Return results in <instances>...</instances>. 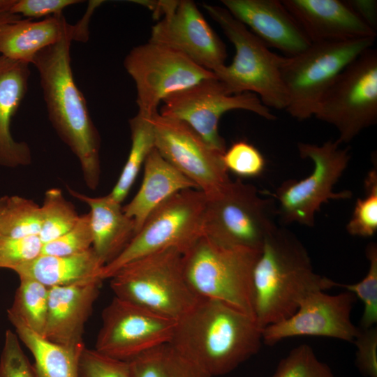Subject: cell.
<instances>
[{"label": "cell", "instance_id": "22", "mask_svg": "<svg viewBox=\"0 0 377 377\" xmlns=\"http://www.w3.org/2000/svg\"><path fill=\"white\" fill-rule=\"evenodd\" d=\"M29 64L0 55V166L17 168L31 164L29 145L16 141L10 122L26 95L30 76Z\"/></svg>", "mask_w": 377, "mask_h": 377}, {"label": "cell", "instance_id": "31", "mask_svg": "<svg viewBox=\"0 0 377 377\" xmlns=\"http://www.w3.org/2000/svg\"><path fill=\"white\" fill-rule=\"evenodd\" d=\"M41 227L38 237L43 244L69 231L78 221L80 215L67 200L61 189L52 188L45 193L40 206Z\"/></svg>", "mask_w": 377, "mask_h": 377}, {"label": "cell", "instance_id": "44", "mask_svg": "<svg viewBox=\"0 0 377 377\" xmlns=\"http://www.w3.org/2000/svg\"><path fill=\"white\" fill-rule=\"evenodd\" d=\"M15 1V0H0V10L9 9Z\"/></svg>", "mask_w": 377, "mask_h": 377}, {"label": "cell", "instance_id": "33", "mask_svg": "<svg viewBox=\"0 0 377 377\" xmlns=\"http://www.w3.org/2000/svg\"><path fill=\"white\" fill-rule=\"evenodd\" d=\"M365 196L357 198L347 232L353 236L368 237L377 231V169L376 164L369 172L365 181Z\"/></svg>", "mask_w": 377, "mask_h": 377}, {"label": "cell", "instance_id": "13", "mask_svg": "<svg viewBox=\"0 0 377 377\" xmlns=\"http://www.w3.org/2000/svg\"><path fill=\"white\" fill-rule=\"evenodd\" d=\"M158 113L184 122L214 149L223 154L224 139L219 133L222 115L233 110H244L267 120L275 116L253 93L229 94L216 77L203 80L166 97Z\"/></svg>", "mask_w": 377, "mask_h": 377}, {"label": "cell", "instance_id": "26", "mask_svg": "<svg viewBox=\"0 0 377 377\" xmlns=\"http://www.w3.org/2000/svg\"><path fill=\"white\" fill-rule=\"evenodd\" d=\"M20 341L32 354L37 377H79L78 363L85 347H67L52 342L22 323L10 322Z\"/></svg>", "mask_w": 377, "mask_h": 377}, {"label": "cell", "instance_id": "16", "mask_svg": "<svg viewBox=\"0 0 377 377\" xmlns=\"http://www.w3.org/2000/svg\"><path fill=\"white\" fill-rule=\"evenodd\" d=\"M156 18L149 42L177 50L199 66L214 72L225 64L226 45L190 0L155 1Z\"/></svg>", "mask_w": 377, "mask_h": 377}, {"label": "cell", "instance_id": "27", "mask_svg": "<svg viewBox=\"0 0 377 377\" xmlns=\"http://www.w3.org/2000/svg\"><path fill=\"white\" fill-rule=\"evenodd\" d=\"M153 115L149 116L138 112L129 120L131 139L129 154L115 185L108 194L117 202L121 203L124 200L142 165L155 148Z\"/></svg>", "mask_w": 377, "mask_h": 377}, {"label": "cell", "instance_id": "29", "mask_svg": "<svg viewBox=\"0 0 377 377\" xmlns=\"http://www.w3.org/2000/svg\"><path fill=\"white\" fill-rule=\"evenodd\" d=\"M20 284L12 305L7 310L10 322L17 321L44 336L49 288L27 277H19Z\"/></svg>", "mask_w": 377, "mask_h": 377}, {"label": "cell", "instance_id": "9", "mask_svg": "<svg viewBox=\"0 0 377 377\" xmlns=\"http://www.w3.org/2000/svg\"><path fill=\"white\" fill-rule=\"evenodd\" d=\"M272 200L237 178L219 196L207 199L203 235L220 244L261 251L276 227Z\"/></svg>", "mask_w": 377, "mask_h": 377}, {"label": "cell", "instance_id": "17", "mask_svg": "<svg viewBox=\"0 0 377 377\" xmlns=\"http://www.w3.org/2000/svg\"><path fill=\"white\" fill-rule=\"evenodd\" d=\"M356 297L346 290L329 295L317 290L307 295L294 313L263 329V343L273 346L295 337L312 336L353 343L360 332L351 320Z\"/></svg>", "mask_w": 377, "mask_h": 377}, {"label": "cell", "instance_id": "18", "mask_svg": "<svg viewBox=\"0 0 377 377\" xmlns=\"http://www.w3.org/2000/svg\"><path fill=\"white\" fill-rule=\"evenodd\" d=\"M101 2L89 1L85 14L75 24L68 23L61 15L37 21L21 18L1 25V55L31 64L37 53L66 38L87 42L90 17Z\"/></svg>", "mask_w": 377, "mask_h": 377}, {"label": "cell", "instance_id": "14", "mask_svg": "<svg viewBox=\"0 0 377 377\" xmlns=\"http://www.w3.org/2000/svg\"><path fill=\"white\" fill-rule=\"evenodd\" d=\"M155 148L186 177L193 182L207 199L221 195L229 186L222 153L214 149L183 121L161 115L152 116Z\"/></svg>", "mask_w": 377, "mask_h": 377}, {"label": "cell", "instance_id": "19", "mask_svg": "<svg viewBox=\"0 0 377 377\" xmlns=\"http://www.w3.org/2000/svg\"><path fill=\"white\" fill-rule=\"evenodd\" d=\"M223 7L267 46L295 56L311 44L279 0H222Z\"/></svg>", "mask_w": 377, "mask_h": 377}, {"label": "cell", "instance_id": "6", "mask_svg": "<svg viewBox=\"0 0 377 377\" xmlns=\"http://www.w3.org/2000/svg\"><path fill=\"white\" fill-rule=\"evenodd\" d=\"M182 254L167 249L126 264L109 279L114 296L177 321L199 299L185 279Z\"/></svg>", "mask_w": 377, "mask_h": 377}, {"label": "cell", "instance_id": "43", "mask_svg": "<svg viewBox=\"0 0 377 377\" xmlns=\"http://www.w3.org/2000/svg\"><path fill=\"white\" fill-rule=\"evenodd\" d=\"M20 19L21 16L10 13L9 9L0 10V26L8 22H15Z\"/></svg>", "mask_w": 377, "mask_h": 377}, {"label": "cell", "instance_id": "12", "mask_svg": "<svg viewBox=\"0 0 377 377\" xmlns=\"http://www.w3.org/2000/svg\"><path fill=\"white\" fill-rule=\"evenodd\" d=\"M124 66L135 84L138 112L150 116L170 94L216 77L183 53L149 41L133 47Z\"/></svg>", "mask_w": 377, "mask_h": 377}, {"label": "cell", "instance_id": "38", "mask_svg": "<svg viewBox=\"0 0 377 377\" xmlns=\"http://www.w3.org/2000/svg\"><path fill=\"white\" fill-rule=\"evenodd\" d=\"M0 377H37L16 333L7 330L0 355Z\"/></svg>", "mask_w": 377, "mask_h": 377}, {"label": "cell", "instance_id": "1", "mask_svg": "<svg viewBox=\"0 0 377 377\" xmlns=\"http://www.w3.org/2000/svg\"><path fill=\"white\" fill-rule=\"evenodd\" d=\"M255 318L220 301L199 298L177 320L169 343L211 377L228 374L260 350Z\"/></svg>", "mask_w": 377, "mask_h": 377}, {"label": "cell", "instance_id": "21", "mask_svg": "<svg viewBox=\"0 0 377 377\" xmlns=\"http://www.w3.org/2000/svg\"><path fill=\"white\" fill-rule=\"evenodd\" d=\"M311 43L376 38V32L340 0H282Z\"/></svg>", "mask_w": 377, "mask_h": 377}, {"label": "cell", "instance_id": "23", "mask_svg": "<svg viewBox=\"0 0 377 377\" xmlns=\"http://www.w3.org/2000/svg\"><path fill=\"white\" fill-rule=\"evenodd\" d=\"M69 193L87 204L92 233V249L105 266L115 259L135 235V223L123 211L121 203L108 195L91 197L69 187Z\"/></svg>", "mask_w": 377, "mask_h": 377}, {"label": "cell", "instance_id": "8", "mask_svg": "<svg viewBox=\"0 0 377 377\" xmlns=\"http://www.w3.org/2000/svg\"><path fill=\"white\" fill-rule=\"evenodd\" d=\"M206 202L205 195L195 188L171 196L148 216L120 254L103 267V280L126 264L161 250L175 249L184 253L203 235Z\"/></svg>", "mask_w": 377, "mask_h": 377}, {"label": "cell", "instance_id": "20", "mask_svg": "<svg viewBox=\"0 0 377 377\" xmlns=\"http://www.w3.org/2000/svg\"><path fill=\"white\" fill-rule=\"evenodd\" d=\"M103 280L49 288L43 337L67 347L84 346V325L98 297Z\"/></svg>", "mask_w": 377, "mask_h": 377}, {"label": "cell", "instance_id": "4", "mask_svg": "<svg viewBox=\"0 0 377 377\" xmlns=\"http://www.w3.org/2000/svg\"><path fill=\"white\" fill-rule=\"evenodd\" d=\"M203 7L235 49L232 63L213 72L227 92L231 95L253 93L268 108L285 110L288 97L281 68L286 57L272 52L224 7L205 3Z\"/></svg>", "mask_w": 377, "mask_h": 377}, {"label": "cell", "instance_id": "25", "mask_svg": "<svg viewBox=\"0 0 377 377\" xmlns=\"http://www.w3.org/2000/svg\"><path fill=\"white\" fill-rule=\"evenodd\" d=\"M104 265L92 247L72 256L39 255L13 271L19 277L36 280L47 288L64 286L101 279Z\"/></svg>", "mask_w": 377, "mask_h": 377}, {"label": "cell", "instance_id": "34", "mask_svg": "<svg viewBox=\"0 0 377 377\" xmlns=\"http://www.w3.org/2000/svg\"><path fill=\"white\" fill-rule=\"evenodd\" d=\"M272 377H335L330 367L318 359L308 344L292 349L279 362Z\"/></svg>", "mask_w": 377, "mask_h": 377}, {"label": "cell", "instance_id": "35", "mask_svg": "<svg viewBox=\"0 0 377 377\" xmlns=\"http://www.w3.org/2000/svg\"><path fill=\"white\" fill-rule=\"evenodd\" d=\"M89 214L80 216L77 223L58 238L43 244L42 255L66 256L84 252L92 247Z\"/></svg>", "mask_w": 377, "mask_h": 377}, {"label": "cell", "instance_id": "5", "mask_svg": "<svg viewBox=\"0 0 377 377\" xmlns=\"http://www.w3.org/2000/svg\"><path fill=\"white\" fill-rule=\"evenodd\" d=\"M260 253L202 235L182 254L184 276L198 298L224 302L255 318L253 271Z\"/></svg>", "mask_w": 377, "mask_h": 377}, {"label": "cell", "instance_id": "3", "mask_svg": "<svg viewBox=\"0 0 377 377\" xmlns=\"http://www.w3.org/2000/svg\"><path fill=\"white\" fill-rule=\"evenodd\" d=\"M335 284L313 270L307 250L293 233L276 226L265 239L253 271L255 320L262 329L284 320L307 295Z\"/></svg>", "mask_w": 377, "mask_h": 377}, {"label": "cell", "instance_id": "41", "mask_svg": "<svg viewBox=\"0 0 377 377\" xmlns=\"http://www.w3.org/2000/svg\"><path fill=\"white\" fill-rule=\"evenodd\" d=\"M82 2L80 0H15L10 13L31 18L62 15L67 7Z\"/></svg>", "mask_w": 377, "mask_h": 377}, {"label": "cell", "instance_id": "2", "mask_svg": "<svg viewBox=\"0 0 377 377\" xmlns=\"http://www.w3.org/2000/svg\"><path fill=\"white\" fill-rule=\"evenodd\" d=\"M72 39L66 38L35 56L48 118L62 141L77 157L89 188L100 182V137L87 103L73 77L71 63Z\"/></svg>", "mask_w": 377, "mask_h": 377}, {"label": "cell", "instance_id": "37", "mask_svg": "<svg viewBox=\"0 0 377 377\" xmlns=\"http://www.w3.org/2000/svg\"><path fill=\"white\" fill-rule=\"evenodd\" d=\"M228 171L240 177H255L264 170L265 160L261 152L246 141L234 142L223 154Z\"/></svg>", "mask_w": 377, "mask_h": 377}, {"label": "cell", "instance_id": "36", "mask_svg": "<svg viewBox=\"0 0 377 377\" xmlns=\"http://www.w3.org/2000/svg\"><path fill=\"white\" fill-rule=\"evenodd\" d=\"M78 374L79 377H133L129 361L86 347L80 356Z\"/></svg>", "mask_w": 377, "mask_h": 377}, {"label": "cell", "instance_id": "11", "mask_svg": "<svg viewBox=\"0 0 377 377\" xmlns=\"http://www.w3.org/2000/svg\"><path fill=\"white\" fill-rule=\"evenodd\" d=\"M348 143L377 122V51L368 49L350 63L326 91L314 112Z\"/></svg>", "mask_w": 377, "mask_h": 377}, {"label": "cell", "instance_id": "15", "mask_svg": "<svg viewBox=\"0 0 377 377\" xmlns=\"http://www.w3.org/2000/svg\"><path fill=\"white\" fill-rule=\"evenodd\" d=\"M177 321L135 303L114 297L104 308L95 343L96 350L129 361L169 343Z\"/></svg>", "mask_w": 377, "mask_h": 377}, {"label": "cell", "instance_id": "28", "mask_svg": "<svg viewBox=\"0 0 377 377\" xmlns=\"http://www.w3.org/2000/svg\"><path fill=\"white\" fill-rule=\"evenodd\" d=\"M129 362L133 377H211L170 343L147 350Z\"/></svg>", "mask_w": 377, "mask_h": 377}, {"label": "cell", "instance_id": "39", "mask_svg": "<svg viewBox=\"0 0 377 377\" xmlns=\"http://www.w3.org/2000/svg\"><path fill=\"white\" fill-rule=\"evenodd\" d=\"M43 244L38 236L22 238L0 237V268L13 270L40 255Z\"/></svg>", "mask_w": 377, "mask_h": 377}, {"label": "cell", "instance_id": "32", "mask_svg": "<svg viewBox=\"0 0 377 377\" xmlns=\"http://www.w3.org/2000/svg\"><path fill=\"white\" fill-rule=\"evenodd\" d=\"M369 262V269L365 276L355 283H338L335 286L341 287L352 293L363 303L364 309L360 320L361 329L374 327L377 323V245L370 243L365 250Z\"/></svg>", "mask_w": 377, "mask_h": 377}, {"label": "cell", "instance_id": "40", "mask_svg": "<svg viewBox=\"0 0 377 377\" xmlns=\"http://www.w3.org/2000/svg\"><path fill=\"white\" fill-rule=\"evenodd\" d=\"M356 347L355 364L365 377H377V329H361L353 343Z\"/></svg>", "mask_w": 377, "mask_h": 377}, {"label": "cell", "instance_id": "10", "mask_svg": "<svg viewBox=\"0 0 377 377\" xmlns=\"http://www.w3.org/2000/svg\"><path fill=\"white\" fill-rule=\"evenodd\" d=\"M341 145L337 140L321 145L297 144L300 156L311 160L313 169L301 180L285 181L273 194L279 202L278 214L284 223H297L313 227L315 214L323 203L352 196L349 191H333L350 158L348 149L341 148Z\"/></svg>", "mask_w": 377, "mask_h": 377}, {"label": "cell", "instance_id": "42", "mask_svg": "<svg viewBox=\"0 0 377 377\" xmlns=\"http://www.w3.org/2000/svg\"><path fill=\"white\" fill-rule=\"evenodd\" d=\"M345 1L364 23L375 32L377 31V1L346 0Z\"/></svg>", "mask_w": 377, "mask_h": 377}, {"label": "cell", "instance_id": "7", "mask_svg": "<svg viewBox=\"0 0 377 377\" xmlns=\"http://www.w3.org/2000/svg\"><path fill=\"white\" fill-rule=\"evenodd\" d=\"M375 38L311 43L302 52L286 57L281 77L288 97L285 110L302 121L313 116L326 91L341 73L373 47Z\"/></svg>", "mask_w": 377, "mask_h": 377}, {"label": "cell", "instance_id": "30", "mask_svg": "<svg viewBox=\"0 0 377 377\" xmlns=\"http://www.w3.org/2000/svg\"><path fill=\"white\" fill-rule=\"evenodd\" d=\"M40 227V206L34 201L18 195L0 198V237L38 236Z\"/></svg>", "mask_w": 377, "mask_h": 377}, {"label": "cell", "instance_id": "24", "mask_svg": "<svg viewBox=\"0 0 377 377\" xmlns=\"http://www.w3.org/2000/svg\"><path fill=\"white\" fill-rule=\"evenodd\" d=\"M143 165L141 186L133 198L123 207L124 212L134 221L135 235L148 216L171 196L183 190L198 189L193 182L166 161L156 148L150 152Z\"/></svg>", "mask_w": 377, "mask_h": 377}]
</instances>
